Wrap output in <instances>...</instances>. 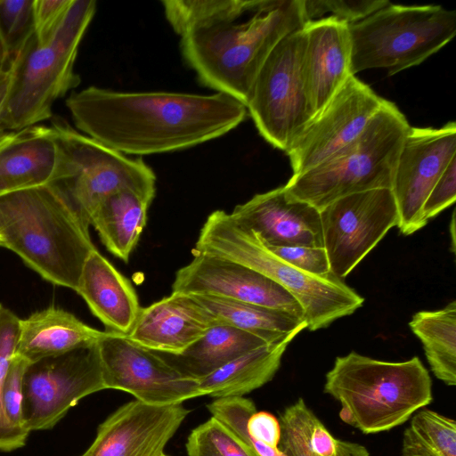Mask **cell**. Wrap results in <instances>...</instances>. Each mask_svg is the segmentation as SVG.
Listing matches in <instances>:
<instances>
[{"label": "cell", "mask_w": 456, "mask_h": 456, "mask_svg": "<svg viewBox=\"0 0 456 456\" xmlns=\"http://www.w3.org/2000/svg\"><path fill=\"white\" fill-rule=\"evenodd\" d=\"M8 61H9V59L7 58L3 43L0 38V67H2L4 64H5Z\"/></svg>", "instance_id": "b9f144b4"}, {"label": "cell", "mask_w": 456, "mask_h": 456, "mask_svg": "<svg viewBox=\"0 0 456 456\" xmlns=\"http://www.w3.org/2000/svg\"><path fill=\"white\" fill-rule=\"evenodd\" d=\"M192 255L193 259L176 272L172 292L224 297L281 310L305 320L298 302L270 278L227 259Z\"/></svg>", "instance_id": "2e32d148"}, {"label": "cell", "mask_w": 456, "mask_h": 456, "mask_svg": "<svg viewBox=\"0 0 456 456\" xmlns=\"http://www.w3.org/2000/svg\"><path fill=\"white\" fill-rule=\"evenodd\" d=\"M106 333L52 305L20 321L16 354L32 362L94 343Z\"/></svg>", "instance_id": "603a6c76"}, {"label": "cell", "mask_w": 456, "mask_h": 456, "mask_svg": "<svg viewBox=\"0 0 456 456\" xmlns=\"http://www.w3.org/2000/svg\"><path fill=\"white\" fill-rule=\"evenodd\" d=\"M76 127L124 155L188 149L221 137L244 121L246 106L223 94L119 92L89 86L66 100Z\"/></svg>", "instance_id": "6da1fadb"}, {"label": "cell", "mask_w": 456, "mask_h": 456, "mask_svg": "<svg viewBox=\"0 0 456 456\" xmlns=\"http://www.w3.org/2000/svg\"><path fill=\"white\" fill-rule=\"evenodd\" d=\"M162 456H167V455L164 453Z\"/></svg>", "instance_id": "f6af8a7d"}, {"label": "cell", "mask_w": 456, "mask_h": 456, "mask_svg": "<svg viewBox=\"0 0 456 456\" xmlns=\"http://www.w3.org/2000/svg\"><path fill=\"white\" fill-rule=\"evenodd\" d=\"M161 4L167 22L182 37L194 27L242 12L248 0H165Z\"/></svg>", "instance_id": "4dcf8cb0"}, {"label": "cell", "mask_w": 456, "mask_h": 456, "mask_svg": "<svg viewBox=\"0 0 456 456\" xmlns=\"http://www.w3.org/2000/svg\"><path fill=\"white\" fill-rule=\"evenodd\" d=\"M20 321L13 312L0 304V451L3 452L19 449L27 440L8 425L1 403L3 387L17 352Z\"/></svg>", "instance_id": "1f68e13d"}, {"label": "cell", "mask_w": 456, "mask_h": 456, "mask_svg": "<svg viewBox=\"0 0 456 456\" xmlns=\"http://www.w3.org/2000/svg\"><path fill=\"white\" fill-rule=\"evenodd\" d=\"M304 31V72L315 115L349 77L354 76L351 40L348 25L331 18L307 22Z\"/></svg>", "instance_id": "ffe728a7"}, {"label": "cell", "mask_w": 456, "mask_h": 456, "mask_svg": "<svg viewBox=\"0 0 456 456\" xmlns=\"http://www.w3.org/2000/svg\"><path fill=\"white\" fill-rule=\"evenodd\" d=\"M389 3L387 0H302V6L306 23L331 18L349 26Z\"/></svg>", "instance_id": "e575fe53"}, {"label": "cell", "mask_w": 456, "mask_h": 456, "mask_svg": "<svg viewBox=\"0 0 456 456\" xmlns=\"http://www.w3.org/2000/svg\"><path fill=\"white\" fill-rule=\"evenodd\" d=\"M3 240H2V225H1V216H0V246H2Z\"/></svg>", "instance_id": "7bdbcfd3"}, {"label": "cell", "mask_w": 456, "mask_h": 456, "mask_svg": "<svg viewBox=\"0 0 456 456\" xmlns=\"http://www.w3.org/2000/svg\"><path fill=\"white\" fill-rule=\"evenodd\" d=\"M351 74L386 69L388 76L422 63L456 34V12L441 5L389 3L348 26Z\"/></svg>", "instance_id": "ba28073f"}, {"label": "cell", "mask_w": 456, "mask_h": 456, "mask_svg": "<svg viewBox=\"0 0 456 456\" xmlns=\"http://www.w3.org/2000/svg\"><path fill=\"white\" fill-rule=\"evenodd\" d=\"M95 12L94 0H73L46 42L37 44L33 35L16 53L12 90L0 116V137L51 118L56 100L80 84L75 61Z\"/></svg>", "instance_id": "52a82bcc"}, {"label": "cell", "mask_w": 456, "mask_h": 456, "mask_svg": "<svg viewBox=\"0 0 456 456\" xmlns=\"http://www.w3.org/2000/svg\"><path fill=\"white\" fill-rule=\"evenodd\" d=\"M153 199L133 190H122L108 196L97 206L90 224L112 255L128 262L146 225Z\"/></svg>", "instance_id": "484cf974"}, {"label": "cell", "mask_w": 456, "mask_h": 456, "mask_svg": "<svg viewBox=\"0 0 456 456\" xmlns=\"http://www.w3.org/2000/svg\"><path fill=\"white\" fill-rule=\"evenodd\" d=\"M305 23L302 0H248L242 12L190 29L180 48L201 85L246 106L268 55Z\"/></svg>", "instance_id": "7a4b0ae2"}, {"label": "cell", "mask_w": 456, "mask_h": 456, "mask_svg": "<svg viewBox=\"0 0 456 456\" xmlns=\"http://www.w3.org/2000/svg\"><path fill=\"white\" fill-rule=\"evenodd\" d=\"M2 247L46 281L77 290L83 266L96 249L89 226L52 185L0 197Z\"/></svg>", "instance_id": "3957f363"}, {"label": "cell", "mask_w": 456, "mask_h": 456, "mask_svg": "<svg viewBox=\"0 0 456 456\" xmlns=\"http://www.w3.org/2000/svg\"><path fill=\"white\" fill-rule=\"evenodd\" d=\"M456 157V124L439 128L410 127L401 148L391 191L397 212V227L410 235L428 223L422 207L433 186Z\"/></svg>", "instance_id": "9a60e30c"}, {"label": "cell", "mask_w": 456, "mask_h": 456, "mask_svg": "<svg viewBox=\"0 0 456 456\" xmlns=\"http://www.w3.org/2000/svg\"><path fill=\"white\" fill-rule=\"evenodd\" d=\"M73 0H33L34 37L46 42L61 24Z\"/></svg>", "instance_id": "74e56055"}, {"label": "cell", "mask_w": 456, "mask_h": 456, "mask_svg": "<svg viewBox=\"0 0 456 456\" xmlns=\"http://www.w3.org/2000/svg\"><path fill=\"white\" fill-rule=\"evenodd\" d=\"M24 358L15 355L6 376L1 396L2 410L8 425L20 436L28 438L29 432L23 421V373L28 364Z\"/></svg>", "instance_id": "d590c367"}, {"label": "cell", "mask_w": 456, "mask_h": 456, "mask_svg": "<svg viewBox=\"0 0 456 456\" xmlns=\"http://www.w3.org/2000/svg\"><path fill=\"white\" fill-rule=\"evenodd\" d=\"M292 333L262 334L217 324L178 354L157 353L183 374L200 379L237 357Z\"/></svg>", "instance_id": "cb8c5ba5"}, {"label": "cell", "mask_w": 456, "mask_h": 456, "mask_svg": "<svg viewBox=\"0 0 456 456\" xmlns=\"http://www.w3.org/2000/svg\"><path fill=\"white\" fill-rule=\"evenodd\" d=\"M297 334L251 350L198 379L202 395L243 396L261 387L274 377L289 344Z\"/></svg>", "instance_id": "d4e9b609"}, {"label": "cell", "mask_w": 456, "mask_h": 456, "mask_svg": "<svg viewBox=\"0 0 456 456\" xmlns=\"http://www.w3.org/2000/svg\"><path fill=\"white\" fill-rule=\"evenodd\" d=\"M422 343L434 375L445 385H456V301L442 309L419 311L409 322Z\"/></svg>", "instance_id": "83f0119b"}, {"label": "cell", "mask_w": 456, "mask_h": 456, "mask_svg": "<svg viewBox=\"0 0 456 456\" xmlns=\"http://www.w3.org/2000/svg\"><path fill=\"white\" fill-rule=\"evenodd\" d=\"M222 324L262 334H289L307 328L305 320L277 309L208 295H191Z\"/></svg>", "instance_id": "f1b7e54d"}, {"label": "cell", "mask_w": 456, "mask_h": 456, "mask_svg": "<svg viewBox=\"0 0 456 456\" xmlns=\"http://www.w3.org/2000/svg\"><path fill=\"white\" fill-rule=\"evenodd\" d=\"M34 35L33 0H0V38L10 60Z\"/></svg>", "instance_id": "836d02e7"}, {"label": "cell", "mask_w": 456, "mask_h": 456, "mask_svg": "<svg viewBox=\"0 0 456 456\" xmlns=\"http://www.w3.org/2000/svg\"><path fill=\"white\" fill-rule=\"evenodd\" d=\"M76 292L108 332L126 336L142 308L130 281L97 249L86 260Z\"/></svg>", "instance_id": "44dd1931"}, {"label": "cell", "mask_w": 456, "mask_h": 456, "mask_svg": "<svg viewBox=\"0 0 456 456\" xmlns=\"http://www.w3.org/2000/svg\"><path fill=\"white\" fill-rule=\"evenodd\" d=\"M16 66L17 55L0 67V116L5 108L12 90Z\"/></svg>", "instance_id": "ab89813d"}, {"label": "cell", "mask_w": 456, "mask_h": 456, "mask_svg": "<svg viewBox=\"0 0 456 456\" xmlns=\"http://www.w3.org/2000/svg\"><path fill=\"white\" fill-rule=\"evenodd\" d=\"M323 391L339 403L340 419L366 435L402 425L433 400L429 372L417 356L403 362L355 352L338 356Z\"/></svg>", "instance_id": "277c9868"}, {"label": "cell", "mask_w": 456, "mask_h": 456, "mask_svg": "<svg viewBox=\"0 0 456 456\" xmlns=\"http://www.w3.org/2000/svg\"><path fill=\"white\" fill-rule=\"evenodd\" d=\"M98 347L106 389L129 393L137 401L156 406L202 396L198 379L126 336L107 331L98 340Z\"/></svg>", "instance_id": "4fadbf2b"}, {"label": "cell", "mask_w": 456, "mask_h": 456, "mask_svg": "<svg viewBox=\"0 0 456 456\" xmlns=\"http://www.w3.org/2000/svg\"><path fill=\"white\" fill-rule=\"evenodd\" d=\"M185 447L188 456H256L214 417L190 433Z\"/></svg>", "instance_id": "d6a6232c"}, {"label": "cell", "mask_w": 456, "mask_h": 456, "mask_svg": "<svg viewBox=\"0 0 456 456\" xmlns=\"http://www.w3.org/2000/svg\"><path fill=\"white\" fill-rule=\"evenodd\" d=\"M456 157L446 167L430 191L423 207V219L428 221L455 202Z\"/></svg>", "instance_id": "f35d334b"}, {"label": "cell", "mask_w": 456, "mask_h": 456, "mask_svg": "<svg viewBox=\"0 0 456 456\" xmlns=\"http://www.w3.org/2000/svg\"><path fill=\"white\" fill-rule=\"evenodd\" d=\"M22 383L25 428H53L82 398L106 389L98 341L28 362Z\"/></svg>", "instance_id": "8fae6325"}, {"label": "cell", "mask_w": 456, "mask_h": 456, "mask_svg": "<svg viewBox=\"0 0 456 456\" xmlns=\"http://www.w3.org/2000/svg\"><path fill=\"white\" fill-rule=\"evenodd\" d=\"M189 411L182 403H126L99 426L94 440L80 456H162Z\"/></svg>", "instance_id": "e0dca14e"}, {"label": "cell", "mask_w": 456, "mask_h": 456, "mask_svg": "<svg viewBox=\"0 0 456 456\" xmlns=\"http://www.w3.org/2000/svg\"><path fill=\"white\" fill-rule=\"evenodd\" d=\"M402 455L456 456L455 420L432 410H419L403 432Z\"/></svg>", "instance_id": "f546056e"}, {"label": "cell", "mask_w": 456, "mask_h": 456, "mask_svg": "<svg viewBox=\"0 0 456 456\" xmlns=\"http://www.w3.org/2000/svg\"><path fill=\"white\" fill-rule=\"evenodd\" d=\"M323 247L330 272L346 278L398 223L391 189L340 198L320 211Z\"/></svg>", "instance_id": "7c38bea8"}, {"label": "cell", "mask_w": 456, "mask_h": 456, "mask_svg": "<svg viewBox=\"0 0 456 456\" xmlns=\"http://www.w3.org/2000/svg\"><path fill=\"white\" fill-rule=\"evenodd\" d=\"M385 101L355 76L349 77L286 151L293 175L319 165L350 144Z\"/></svg>", "instance_id": "5bb4252c"}, {"label": "cell", "mask_w": 456, "mask_h": 456, "mask_svg": "<svg viewBox=\"0 0 456 456\" xmlns=\"http://www.w3.org/2000/svg\"><path fill=\"white\" fill-rule=\"evenodd\" d=\"M3 136H4V135H3ZM3 136L0 138V144H1V142H2V138H3Z\"/></svg>", "instance_id": "ee69618b"}, {"label": "cell", "mask_w": 456, "mask_h": 456, "mask_svg": "<svg viewBox=\"0 0 456 456\" xmlns=\"http://www.w3.org/2000/svg\"><path fill=\"white\" fill-rule=\"evenodd\" d=\"M265 246L275 256L301 271L320 276L331 273L324 248L300 245Z\"/></svg>", "instance_id": "8d00e7d4"}, {"label": "cell", "mask_w": 456, "mask_h": 456, "mask_svg": "<svg viewBox=\"0 0 456 456\" xmlns=\"http://www.w3.org/2000/svg\"><path fill=\"white\" fill-rule=\"evenodd\" d=\"M51 127L58 156L48 184L67 200L86 225L97 206L117 191L133 190L155 197V173L142 158L131 159L115 151L61 118H54Z\"/></svg>", "instance_id": "9c48e42d"}, {"label": "cell", "mask_w": 456, "mask_h": 456, "mask_svg": "<svg viewBox=\"0 0 456 456\" xmlns=\"http://www.w3.org/2000/svg\"><path fill=\"white\" fill-rule=\"evenodd\" d=\"M455 212L452 214L451 224H450V233L452 235V250L455 252Z\"/></svg>", "instance_id": "60d3db41"}, {"label": "cell", "mask_w": 456, "mask_h": 456, "mask_svg": "<svg viewBox=\"0 0 456 456\" xmlns=\"http://www.w3.org/2000/svg\"><path fill=\"white\" fill-rule=\"evenodd\" d=\"M279 450L286 456H370L354 442L334 437L302 398L280 413Z\"/></svg>", "instance_id": "4316f807"}, {"label": "cell", "mask_w": 456, "mask_h": 456, "mask_svg": "<svg viewBox=\"0 0 456 456\" xmlns=\"http://www.w3.org/2000/svg\"><path fill=\"white\" fill-rule=\"evenodd\" d=\"M304 27L273 48L259 69L246 103L261 136L287 151L314 117L304 72Z\"/></svg>", "instance_id": "30bf717a"}, {"label": "cell", "mask_w": 456, "mask_h": 456, "mask_svg": "<svg viewBox=\"0 0 456 456\" xmlns=\"http://www.w3.org/2000/svg\"><path fill=\"white\" fill-rule=\"evenodd\" d=\"M404 115L387 100L350 144L284 185L287 194L319 212L354 193L391 189L403 140L410 129Z\"/></svg>", "instance_id": "8992f818"}, {"label": "cell", "mask_w": 456, "mask_h": 456, "mask_svg": "<svg viewBox=\"0 0 456 456\" xmlns=\"http://www.w3.org/2000/svg\"><path fill=\"white\" fill-rule=\"evenodd\" d=\"M231 216L257 232L267 246L323 247L320 212L290 198L284 185L237 205Z\"/></svg>", "instance_id": "ac0fdd59"}, {"label": "cell", "mask_w": 456, "mask_h": 456, "mask_svg": "<svg viewBox=\"0 0 456 456\" xmlns=\"http://www.w3.org/2000/svg\"><path fill=\"white\" fill-rule=\"evenodd\" d=\"M217 324L222 323L192 296L172 292L141 308L126 337L151 351L178 354Z\"/></svg>", "instance_id": "d6986e66"}, {"label": "cell", "mask_w": 456, "mask_h": 456, "mask_svg": "<svg viewBox=\"0 0 456 456\" xmlns=\"http://www.w3.org/2000/svg\"><path fill=\"white\" fill-rule=\"evenodd\" d=\"M192 253L227 259L270 278L298 302L312 331L352 314L364 302L332 273L314 275L281 259L268 249L257 232L224 210H216L208 216Z\"/></svg>", "instance_id": "5b68a950"}, {"label": "cell", "mask_w": 456, "mask_h": 456, "mask_svg": "<svg viewBox=\"0 0 456 456\" xmlns=\"http://www.w3.org/2000/svg\"><path fill=\"white\" fill-rule=\"evenodd\" d=\"M57 156L51 126H33L4 134L0 144V197L48 184Z\"/></svg>", "instance_id": "7402d4cb"}]
</instances>
